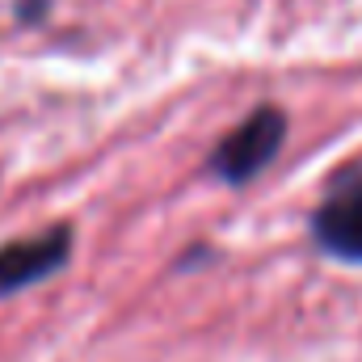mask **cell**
I'll return each instance as SVG.
<instances>
[{
	"mask_svg": "<svg viewBox=\"0 0 362 362\" xmlns=\"http://www.w3.org/2000/svg\"><path fill=\"white\" fill-rule=\"evenodd\" d=\"M282 135H286V118L266 105L257 114H249L211 156V169L223 181H249L257 177L266 165L274 160V152L282 148Z\"/></svg>",
	"mask_w": 362,
	"mask_h": 362,
	"instance_id": "6da1fadb",
	"label": "cell"
},
{
	"mask_svg": "<svg viewBox=\"0 0 362 362\" xmlns=\"http://www.w3.org/2000/svg\"><path fill=\"white\" fill-rule=\"evenodd\" d=\"M72 253V228H51L42 236H30V240H13L0 249V299L30 286V282H42L59 270Z\"/></svg>",
	"mask_w": 362,
	"mask_h": 362,
	"instance_id": "7a4b0ae2",
	"label": "cell"
},
{
	"mask_svg": "<svg viewBox=\"0 0 362 362\" xmlns=\"http://www.w3.org/2000/svg\"><path fill=\"white\" fill-rule=\"evenodd\" d=\"M312 228L329 253L362 262V177H350L346 185H337L329 194V202L316 211Z\"/></svg>",
	"mask_w": 362,
	"mask_h": 362,
	"instance_id": "3957f363",
	"label": "cell"
}]
</instances>
